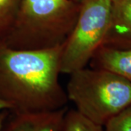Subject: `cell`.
I'll return each instance as SVG.
<instances>
[{
	"label": "cell",
	"mask_w": 131,
	"mask_h": 131,
	"mask_svg": "<svg viewBox=\"0 0 131 131\" xmlns=\"http://www.w3.org/2000/svg\"><path fill=\"white\" fill-rule=\"evenodd\" d=\"M9 110H4L0 112V131L2 130L5 122L8 117V112Z\"/></svg>",
	"instance_id": "obj_11"
},
{
	"label": "cell",
	"mask_w": 131,
	"mask_h": 131,
	"mask_svg": "<svg viewBox=\"0 0 131 131\" xmlns=\"http://www.w3.org/2000/svg\"><path fill=\"white\" fill-rule=\"evenodd\" d=\"M112 0H88L69 36L63 44L61 74H71L89 65L98 48L103 45L111 23Z\"/></svg>",
	"instance_id": "obj_4"
},
{
	"label": "cell",
	"mask_w": 131,
	"mask_h": 131,
	"mask_svg": "<svg viewBox=\"0 0 131 131\" xmlns=\"http://www.w3.org/2000/svg\"><path fill=\"white\" fill-rule=\"evenodd\" d=\"M103 45L131 48V0H112L111 23Z\"/></svg>",
	"instance_id": "obj_6"
},
{
	"label": "cell",
	"mask_w": 131,
	"mask_h": 131,
	"mask_svg": "<svg viewBox=\"0 0 131 131\" xmlns=\"http://www.w3.org/2000/svg\"><path fill=\"white\" fill-rule=\"evenodd\" d=\"M62 46L18 50L0 41V101L14 114L44 112L66 107L59 82Z\"/></svg>",
	"instance_id": "obj_1"
},
{
	"label": "cell",
	"mask_w": 131,
	"mask_h": 131,
	"mask_svg": "<svg viewBox=\"0 0 131 131\" xmlns=\"http://www.w3.org/2000/svg\"><path fill=\"white\" fill-rule=\"evenodd\" d=\"M89 66L112 71L131 82V48L117 49L102 45L90 61Z\"/></svg>",
	"instance_id": "obj_7"
},
{
	"label": "cell",
	"mask_w": 131,
	"mask_h": 131,
	"mask_svg": "<svg viewBox=\"0 0 131 131\" xmlns=\"http://www.w3.org/2000/svg\"><path fill=\"white\" fill-rule=\"evenodd\" d=\"M67 107L44 112L14 114L2 131H63Z\"/></svg>",
	"instance_id": "obj_5"
},
{
	"label": "cell",
	"mask_w": 131,
	"mask_h": 131,
	"mask_svg": "<svg viewBox=\"0 0 131 131\" xmlns=\"http://www.w3.org/2000/svg\"><path fill=\"white\" fill-rule=\"evenodd\" d=\"M73 0H21L14 24L3 40L18 50H45L62 45L80 15Z\"/></svg>",
	"instance_id": "obj_2"
},
{
	"label": "cell",
	"mask_w": 131,
	"mask_h": 131,
	"mask_svg": "<svg viewBox=\"0 0 131 131\" xmlns=\"http://www.w3.org/2000/svg\"><path fill=\"white\" fill-rule=\"evenodd\" d=\"M4 110H9L10 111V106L8 104H7L5 102L0 101V112L4 111Z\"/></svg>",
	"instance_id": "obj_12"
},
{
	"label": "cell",
	"mask_w": 131,
	"mask_h": 131,
	"mask_svg": "<svg viewBox=\"0 0 131 131\" xmlns=\"http://www.w3.org/2000/svg\"><path fill=\"white\" fill-rule=\"evenodd\" d=\"M103 131H131V106L110 119Z\"/></svg>",
	"instance_id": "obj_10"
},
{
	"label": "cell",
	"mask_w": 131,
	"mask_h": 131,
	"mask_svg": "<svg viewBox=\"0 0 131 131\" xmlns=\"http://www.w3.org/2000/svg\"><path fill=\"white\" fill-rule=\"evenodd\" d=\"M63 131H103V127L85 118L76 109L67 110Z\"/></svg>",
	"instance_id": "obj_9"
},
{
	"label": "cell",
	"mask_w": 131,
	"mask_h": 131,
	"mask_svg": "<svg viewBox=\"0 0 131 131\" xmlns=\"http://www.w3.org/2000/svg\"><path fill=\"white\" fill-rule=\"evenodd\" d=\"M73 1H74L75 2H77V3L80 4V5H82L83 3H84L85 2H87L88 0H73Z\"/></svg>",
	"instance_id": "obj_13"
},
{
	"label": "cell",
	"mask_w": 131,
	"mask_h": 131,
	"mask_svg": "<svg viewBox=\"0 0 131 131\" xmlns=\"http://www.w3.org/2000/svg\"><path fill=\"white\" fill-rule=\"evenodd\" d=\"M21 0H0V41H3L14 24Z\"/></svg>",
	"instance_id": "obj_8"
},
{
	"label": "cell",
	"mask_w": 131,
	"mask_h": 131,
	"mask_svg": "<svg viewBox=\"0 0 131 131\" xmlns=\"http://www.w3.org/2000/svg\"><path fill=\"white\" fill-rule=\"evenodd\" d=\"M66 92L75 109L103 126L131 106V82L112 71L85 67L71 73Z\"/></svg>",
	"instance_id": "obj_3"
}]
</instances>
